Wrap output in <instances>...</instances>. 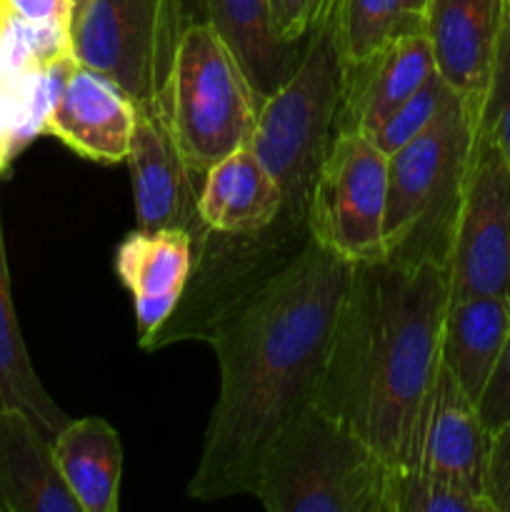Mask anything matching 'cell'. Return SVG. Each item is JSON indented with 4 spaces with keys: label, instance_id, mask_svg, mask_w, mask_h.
I'll return each mask as SVG.
<instances>
[{
    "label": "cell",
    "instance_id": "obj_1",
    "mask_svg": "<svg viewBox=\"0 0 510 512\" xmlns=\"http://www.w3.org/2000/svg\"><path fill=\"white\" fill-rule=\"evenodd\" d=\"M353 268L310 240L293 263L210 330L203 343L215 350L220 393L190 498L253 495L270 445L313 403Z\"/></svg>",
    "mask_w": 510,
    "mask_h": 512
},
{
    "label": "cell",
    "instance_id": "obj_2",
    "mask_svg": "<svg viewBox=\"0 0 510 512\" xmlns=\"http://www.w3.org/2000/svg\"><path fill=\"white\" fill-rule=\"evenodd\" d=\"M448 268L433 260L355 263L313 405L368 440L393 470L413 458L440 368Z\"/></svg>",
    "mask_w": 510,
    "mask_h": 512
},
{
    "label": "cell",
    "instance_id": "obj_3",
    "mask_svg": "<svg viewBox=\"0 0 510 512\" xmlns=\"http://www.w3.org/2000/svg\"><path fill=\"white\" fill-rule=\"evenodd\" d=\"M473 138V110L448 88L428 128L390 155L385 258L448 268Z\"/></svg>",
    "mask_w": 510,
    "mask_h": 512
},
{
    "label": "cell",
    "instance_id": "obj_4",
    "mask_svg": "<svg viewBox=\"0 0 510 512\" xmlns=\"http://www.w3.org/2000/svg\"><path fill=\"white\" fill-rule=\"evenodd\" d=\"M390 470L368 440L310 403L270 445L253 495L270 512H385Z\"/></svg>",
    "mask_w": 510,
    "mask_h": 512
},
{
    "label": "cell",
    "instance_id": "obj_5",
    "mask_svg": "<svg viewBox=\"0 0 510 512\" xmlns=\"http://www.w3.org/2000/svg\"><path fill=\"white\" fill-rule=\"evenodd\" d=\"M340 90L343 50L335 0H330L310 30L298 68L263 100L250 140V148L283 193L280 213L290 218L308 213L310 188L335 133Z\"/></svg>",
    "mask_w": 510,
    "mask_h": 512
},
{
    "label": "cell",
    "instance_id": "obj_6",
    "mask_svg": "<svg viewBox=\"0 0 510 512\" xmlns=\"http://www.w3.org/2000/svg\"><path fill=\"white\" fill-rule=\"evenodd\" d=\"M155 103L200 180L225 155L250 145L263 108L240 60L208 23L185 28Z\"/></svg>",
    "mask_w": 510,
    "mask_h": 512
},
{
    "label": "cell",
    "instance_id": "obj_7",
    "mask_svg": "<svg viewBox=\"0 0 510 512\" xmlns=\"http://www.w3.org/2000/svg\"><path fill=\"white\" fill-rule=\"evenodd\" d=\"M308 243V220L283 213L268 228L250 235L210 230L195 250L193 270L173 315L150 340L148 350L208 338L230 310L293 263Z\"/></svg>",
    "mask_w": 510,
    "mask_h": 512
},
{
    "label": "cell",
    "instance_id": "obj_8",
    "mask_svg": "<svg viewBox=\"0 0 510 512\" xmlns=\"http://www.w3.org/2000/svg\"><path fill=\"white\" fill-rule=\"evenodd\" d=\"M188 25L185 0H80L70 18V53L113 78L135 103L155 100Z\"/></svg>",
    "mask_w": 510,
    "mask_h": 512
},
{
    "label": "cell",
    "instance_id": "obj_9",
    "mask_svg": "<svg viewBox=\"0 0 510 512\" xmlns=\"http://www.w3.org/2000/svg\"><path fill=\"white\" fill-rule=\"evenodd\" d=\"M388 155L358 130L333 133L308 198L310 240L348 263L385 260Z\"/></svg>",
    "mask_w": 510,
    "mask_h": 512
},
{
    "label": "cell",
    "instance_id": "obj_10",
    "mask_svg": "<svg viewBox=\"0 0 510 512\" xmlns=\"http://www.w3.org/2000/svg\"><path fill=\"white\" fill-rule=\"evenodd\" d=\"M450 300L510 295V165L475 125L448 255Z\"/></svg>",
    "mask_w": 510,
    "mask_h": 512
},
{
    "label": "cell",
    "instance_id": "obj_11",
    "mask_svg": "<svg viewBox=\"0 0 510 512\" xmlns=\"http://www.w3.org/2000/svg\"><path fill=\"white\" fill-rule=\"evenodd\" d=\"M128 165L138 228L183 230L195 240L198 250L210 233L198 210L203 180L183 158L168 120L155 100L135 103V130Z\"/></svg>",
    "mask_w": 510,
    "mask_h": 512
},
{
    "label": "cell",
    "instance_id": "obj_12",
    "mask_svg": "<svg viewBox=\"0 0 510 512\" xmlns=\"http://www.w3.org/2000/svg\"><path fill=\"white\" fill-rule=\"evenodd\" d=\"M490 438L493 433L485 428L478 405L440 365L420 410L408 468H418L430 478L485 498Z\"/></svg>",
    "mask_w": 510,
    "mask_h": 512
},
{
    "label": "cell",
    "instance_id": "obj_13",
    "mask_svg": "<svg viewBox=\"0 0 510 512\" xmlns=\"http://www.w3.org/2000/svg\"><path fill=\"white\" fill-rule=\"evenodd\" d=\"M503 15L505 0H428L423 10L435 73L473 110L475 120L493 73Z\"/></svg>",
    "mask_w": 510,
    "mask_h": 512
},
{
    "label": "cell",
    "instance_id": "obj_14",
    "mask_svg": "<svg viewBox=\"0 0 510 512\" xmlns=\"http://www.w3.org/2000/svg\"><path fill=\"white\" fill-rule=\"evenodd\" d=\"M433 73V50L423 30L395 35L365 58L343 63L335 133L358 130L373 138L385 118Z\"/></svg>",
    "mask_w": 510,
    "mask_h": 512
},
{
    "label": "cell",
    "instance_id": "obj_15",
    "mask_svg": "<svg viewBox=\"0 0 510 512\" xmlns=\"http://www.w3.org/2000/svg\"><path fill=\"white\" fill-rule=\"evenodd\" d=\"M135 130V100L108 75L75 65L45 133L98 163L128 160Z\"/></svg>",
    "mask_w": 510,
    "mask_h": 512
},
{
    "label": "cell",
    "instance_id": "obj_16",
    "mask_svg": "<svg viewBox=\"0 0 510 512\" xmlns=\"http://www.w3.org/2000/svg\"><path fill=\"white\" fill-rule=\"evenodd\" d=\"M195 260V240L183 230L135 228L115 253V270L133 298L140 348L173 315Z\"/></svg>",
    "mask_w": 510,
    "mask_h": 512
},
{
    "label": "cell",
    "instance_id": "obj_17",
    "mask_svg": "<svg viewBox=\"0 0 510 512\" xmlns=\"http://www.w3.org/2000/svg\"><path fill=\"white\" fill-rule=\"evenodd\" d=\"M190 23H208L223 35L260 98L273 95L298 68L305 43H285L273 0H185Z\"/></svg>",
    "mask_w": 510,
    "mask_h": 512
},
{
    "label": "cell",
    "instance_id": "obj_18",
    "mask_svg": "<svg viewBox=\"0 0 510 512\" xmlns=\"http://www.w3.org/2000/svg\"><path fill=\"white\" fill-rule=\"evenodd\" d=\"M0 512H83L60 475L53 443L15 408H0Z\"/></svg>",
    "mask_w": 510,
    "mask_h": 512
},
{
    "label": "cell",
    "instance_id": "obj_19",
    "mask_svg": "<svg viewBox=\"0 0 510 512\" xmlns=\"http://www.w3.org/2000/svg\"><path fill=\"white\" fill-rule=\"evenodd\" d=\"M198 210L215 233L250 235L283 210V193L250 145H240L205 173Z\"/></svg>",
    "mask_w": 510,
    "mask_h": 512
},
{
    "label": "cell",
    "instance_id": "obj_20",
    "mask_svg": "<svg viewBox=\"0 0 510 512\" xmlns=\"http://www.w3.org/2000/svg\"><path fill=\"white\" fill-rule=\"evenodd\" d=\"M510 330V295L448 300L440 330V365L478 405Z\"/></svg>",
    "mask_w": 510,
    "mask_h": 512
},
{
    "label": "cell",
    "instance_id": "obj_21",
    "mask_svg": "<svg viewBox=\"0 0 510 512\" xmlns=\"http://www.w3.org/2000/svg\"><path fill=\"white\" fill-rule=\"evenodd\" d=\"M53 455L65 485L83 512L118 510L123 445L103 418H80L65 425L53 440Z\"/></svg>",
    "mask_w": 510,
    "mask_h": 512
},
{
    "label": "cell",
    "instance_id": "obj_22",
    "mask_svg": "<svg viewBox=\"0 0 510 512\" xmlns=\"http://www.w3.org/2000/svg\"><path fill=\"white\" fill-rule=\"evenodd\" d=\"M0 408H15L28 415L40 433L53 443L70 423L65 410L48 395L40 383L13 305L8 250H5L3 215H0Z\"/></svg>",
    "mask_w": 510,
    "mask_h": 512
},
{
    "label": "cell",
    "instance_id": "obj_23",
    "mask_svg": "<svg viewBox=\"0 0 510 512\" xmlns=\"http://www.w3.org/2000/svg\"><path fill=\"white\" fill-rule=\"evenodd\" d=\"M78 60L73 53H63L48 63H38L10 95V135L8 158L13 160L23 148H28L38 135L45 133L50 113L63 95L65 83L75 70Z\"/></svg>",
    "mask_w": 510,
    "mask_h": 512
},
{
    "label": "cell",
    "instance_id": "obj_24",
    "mask_svg": "<svg viewBox=\"0 0 510 512\" xmlns=\"http://www.w3.org/2000/svg\"><path fill=\"white\" fill-rule=\"evenodd\" d=\"M343 63L365 58L390 38L423 30V20L405 10L403 0H335Z\"/></svg>",
    "mask_w": 510,
    "mask_h": 512
},
{
    "label": "cell",
    "instance_id": "obj_25",
    "mask_svg": "<svg viewBox=\"0 0 510 512\" xmlns=\"http://www.w3.org/2000/svg\"><path fill=\"white\" fill-rule=\"evenodd\" d=\"M385 512H493L480 495L430 478L418 468L390 470Z\"/></svg>",
    "mask_w": 510,
    "mask_h": 512
},
{
    "label": "cell",
    "instance_id": "obj_26",
    "mask_svg": "<svg viewBox=\"0 0 510 512\" xmlns=\"http://www.w3.org/2000/svg\"><path fill=\"white\" fill-rule=\"evenodd\" d=\"M445 90H448V85L443 83V78H440L438 73L430 75V78L425 80L408 100H403V103L385 118V123L375 130V145L390 158V155L398 153L403 145H408L410 140L418 138V135L428 128L430 120L435 118V113H438L440 103H443L445 98Z\"/></svg>",
    "mask_w": 510,
    "mask_h": 512
},
{
    "label": "cell",
    "instance_id": "obj_27",
    "mask_svg": "<svg viewBox=\"0 0 510 512\" xmlns=\"http://www.w3.org/2000/svg\"><path fill=\"white\" fill-rule=\"evenodd\" d=\"M480 133L488 135L505 163L510 165V13L505 10L503 28H500L498 50H495L493 73H490L488 90L475 120Z\"/></svg>",
    "mask_w": 510,
    "mask_h": 512
},
{
    "label": "cell",
    "instance_id": "obj_28",
    "mask_svg": "<svg viewBox=\"0 0 510 512\" xmlns=\"http://www.w3.org/2000/svg\"><path fill=\"white\" fill-rule=\"evenodd\" d=\"M478 413L490 433L498 430L500 425L510 423V330L493 375L478 400Z\"/></svg>",
    "mask_w": 510,
    "mask_h": 512
},
{
    "label": "cell",
    "instance_id": "obj_29",
    "mask_svg": "<svg viewBox=\"0 0 510 512\" xmlns=\"http://www.w3.org/2000/svg\"><path fill=\"white\" fill-rule=\"evenodd\" d=\"M485 498L493 512H510V423L493 430L490 438Z\"/></svg>",
    "mask_w": 510,
    "mask_h": 512
},
{
    "label": "cell",
    "instance_id": "obj_30",
    "mask_svg": "<svg viewBox=\"0 0 510 512\" xmlns=\"http://www.w3.org/2000/svg\"><path fill=\"white\" fill-rule=\"evenodd\" d=\"M330 0H275V25L285 43H303Z\"/></svg>",
    "mask_w": 510,
    "mask_h": 512
},
{
    "label": "cell",
    "instance_id": "obj_31",
    "mask_svg": "<svg viewBox=\"0 0 510 512\" xmlns=\"http://www.w3.org/2000/svg\"><path fill=\"white\" fill-rule=\"evenodd\" d=\"M0 5H8L15 15L30 23L60 20L70 25L73 18V0H0Z\"/></svg>",
    "mask_w": 510,
    "mask_h": 512
},
{
    "label": "cell",
    "instance_id": "obj_32",
    "mask_svg": "<svg viewBox=\"0 0 510 512\" xmlns=\"http://www.w3.org/2000/svg\"><path fill=\"white\" fill-rule=\"evenodd\" d=\"M8 135H10V108H8V98H5L3 90H0V173H3L5 165L10 163Z\"/></svg>",
    "mask_w": 510,
    "mask_h": 512
},
{
    "label": "cell",
    "instance_id": "obj_33",
    "mask_svg": "<svg viewBox=\"0 0 510 512\" xmlns=\"http://www.w3.org/2000/svg\"><path fill=\"white\" fill-rule=\"evenodd\" d=\"M403 5L410 15H415V18L423 20V10H425V5H428V0H403Z\"/></svg>",
    "mask_w": 510,
    "mask_h": 512
},
{
    "label": "cell",
    "instance_id": "obj_34",
    "mask_svg": "<svg viewBox=\"0 0 510 512\" xmlns=\"http://www.w3.org/2000/svg\"><path fill=\"white\" fill-rule=\"evenodd\" d=\"M505 10H508V13H510V0H505Z\"/></svg>",
    "mask_w": 510,
    "mask_h": 512
},
{
    "label": "cell",
    "instance_id": "obj_35",
    "mask_svg": "<svg viewBox=\"0 0 510 512\" xmlns=\"http://www.w3.org/2000/svg\"><path fill=\"white\" fill-rule=\"evenodd\" d=\"M80 3V0H73V8H75V5H78Z\"/></svg>",
    "mask_w": 510,
    "mask_h": 512
},
{
    "label": "cell",
    "instance_id": "obj_36",
    "mask_svg": "<svg viewBox=\"0 0 510 512\" xmlns=\"http://www.w3.org/2000/svg\"><path fill=\"white\" fill-rule=\"evenodd\" d=\"M273 10H275V0H273Z\"/></svg>",
    "mask_w": 510,
    "mask_h": 512
}]
</instances>
